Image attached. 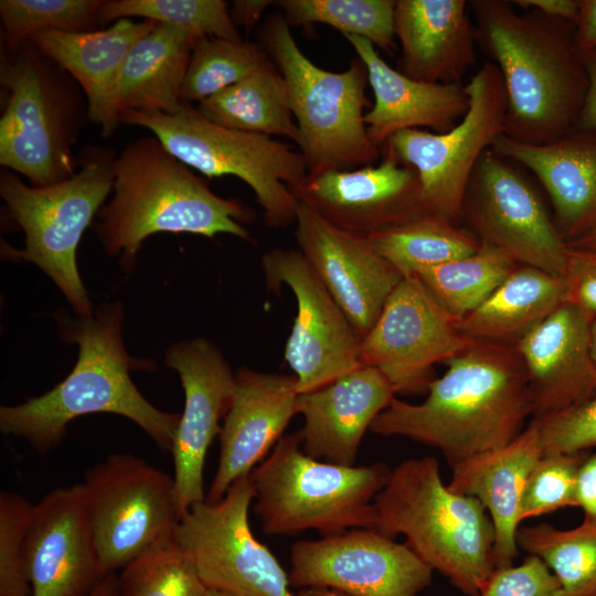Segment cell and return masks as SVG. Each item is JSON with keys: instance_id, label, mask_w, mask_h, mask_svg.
Masks as SVG:
<instances>
[{"instance_id": "1", "label": "cell", "mask_w": 596, "mask_h": 596, "mask_svg": "<svg viewBox=\"0 0 596 596\" xmlns=\"http://www.w3.org/2000/svg\"><path fill=\"white\" fill-rule=\"evenodd\" d=\"M419 404L392 398L370 432L436 448L454 465L514 439L533 416L523 362L513 345L471 339L446 363Z\"/></svg>"}, {"instance_id": "2", "label": "cell", "mask_w": 596, "mask_h": 596, "mask_svg": "<svg viewBox=\"0 0 596 596\" xmlns=\"http://www.w3.org/2000/svg\"><path fill=\"white\" fill-rule=\"evenodd\" d=\"M476 43L493 60L507 94L504 136L528 145L552 142L575 129L587 77L575 24L512 1L470 0Z\"/></svg>"}, {"instance_id": "3", "label": "cell", "mask_w": 596, "mask_h": 596, "mask_svg": "<svg viewBox=\"0 0 596 596\" xmlns=\"http://www.w3.org/2000/svg\"><path fill=\"white\" fill-rule=\"evenodd\" d=\"M56 319L64 339L78 344L77 362L46 393L1 406V432L24 438L38 451L46 453L63 440L75 418L109 413L132 421L161 450L170 451L180 414L157 408L132 382L131 371H152L155 363L127 353L120 302L103 305L86 318L58 315Z\"/></svg>"}, {"instance_id": "4", "label": "cell", "mask_w": 596, "mask_h": 596, "mask_svg": "<svg viewBox=\"0 0 596 596\" xmlns=\"http://www.w3.org/2000/svg\"><path fill=\"white\" fill-rule=\"evenodd\" d=\"M113 191L95 231L104 251L119 256L126 272L134 268L143 241L157 233H226L253 241L242 223L253 221L254 211L215 194L153 135L129 142L116 156Z\"/></svg>"}, {"instance_id": "5", "label": "cell", "mask_w": 596, "mask_h": 596, "mask_svg": "<svg viewBox=\"0 0 596 596\" xmlns=\"http://www.w3.org/2000/svg\"><path fill=\"white\" fill-rule=\"evenodd\" d=\"M375 529L406 544L466 596H480L497 568L494 526L482 503L445 485L435 457L392 469L374 499Z\"/></svg>"}, {"instance_id": "6", "label": "cell", "mask_w": 596, "mask_h": 596, "mask_svg": "<svg viewBox=\"0 0 596 596\" xmlns=\"http://www.w3.org/2000/svg\"><path fill=\"white\" fill-rule=\"evenodd\" d=\"M257 39L284 78L308 174L373 164L382 150L370 139L364 123L369 105L364 63L356 56L342 72L313 64L280 12L265 18Z\"/></svg>"}, {"instance_id": "7", "label": "cell", "mask_w": 596, "mask_h": 596, "mask_svg": "<svg viewBox=\"0 0 596 596\" xmlns=\"http://www.w3.org/2000/svg\"><path fill=\"white\" fill-rule=\"evenodd\" d=\"M0 84V164L34 187L72 177L73 148L88 118L81 86L31 41L1 53Z\"/></svg>"}, {"instance_id": "8", "label": "cell", "mask_w": 596, "mask_h": 596, "mask_svg": "<svg viewBox=\"0 0 596 596\" xmlns=\"http://www.w3.org/2000/svg\"><path fill=\"white\" fill-rule=\"evenodd\" d=\"M392 469L382 461L342 466L317 460L301 449L299 432L284 435L251 472L254 512L267 535L315 530L323 536L375 529L374 499Z\"/></svg>"}, {"instance_id": "9", "label": "cell", "mask_w": 596, "mask_h": 596, "mask_svg": "<svg viewBox=\"0 0 596 596\" xmlns=\"http://www.w3.org/2000/svg\"><path fill=\"white\" fill-rule=\"evenodd\" d=\"M114 151L88 148L68 179L45 187L29 185L14 172L0 173V195L9 217L24 233V247L4 245V256L36 265L65 296L77 317L93 315L78 274L76 253L115 182Z\"/></svg>"}, {"instance_id": "10", "label": "cell", "mask_w": 596, "mask_h": 596, "mask_svg": "<svg viewBox=\"0 0 596 596\" xmlns=\"http://www.w3.org/2000/svg\"><path fill=\"white\" fill-rule=\"evenodd\" d=\"M119 121L147 128L170 153L207 178L234 175L244 181L268 227L284 228L296 221L299 201L290 188L308 174L300 151L266 135L215 125L187 103L174 115L124 110Z\"/></svg>"}, {"instance_id": "11", "label": "cell", "mask_w": 596, "mask_h": 596, "mask_svg": "<svg viewBox=\"0 0 596 596\" xmlns=\"http://www.w3.org/2000/svg\"><path fill=\"white\" fill-rule=\"evenodd\" d=\"M79 486L106 575L173 538L181 518L173 477L145 459L113 454L87 469Z\"/></svg>"}, {"instance_id": "12", "label": "cell", "mask_w": 596, "mask_h": 596, "mask_svg": "<svg viewBox=\"0 0 596 596\" xmlns=\"http://www.w3.org/2000/svg\"><path fill=\"white\" fill-rule=\"evenodd\" d=\"M469 108L446 132L402 130L381 148L401 164L413 168L421 183L426 213L456 223L472 171L486 150L503 134L507 94L500 71L485 63L465 86Z\"/></svg>"}, {"instance_id": "13", "label": "cell", "mask_w": 596, "mask_h": 596, "mask_svg": "<svg viewBox=\"0 0 596 596\" xmlns=\"http://www.w3.org/2000/svg\"><path fill=\"white\" fill-rule=\"evenodd\" d=\"M251 475L236 480L217 502L191 507L173 538L192 558L207 589L232 596H295L288 573L252 532Z\"/></svg>"}, {"instance_id": "14", "label": "cell", "mask_w": 596, "mask_h": 596, "mask_svg": "<svg viewBox=\"0 0 596 596\" xmlns=\"http://www.w3.org/2000/svg\"><path fill=\"white\" fill-rule=\"evenodd\" d=\"M462 216L476 236L517 263L563 276L568 246L520 164L486 150L467 185Z\"/></svg>"}, {"instance_id": "15", "label": "cell", "mask_w": 596, "mask_h": 596, "mask_svg": "<svg viewBox=\"0 0 596 596\" xmlns=\"http://www.w3.org/2000/svg\"><path fill=\"white\" fill-rule=\"evenodd\" d=\"M458 323L417 276L403 277L361 340L360 362L379 370L395 395L426 394L434 365L446 363L471 341Z\"/></svg>"}, {"instance_id": "16", "label": "cell", "mask_w": 596, "mask_h": 596, "mask_svg": "<svg viewBox=\"0 0 596 596\" xmlns=\"http://www.w3.org/2000/svg\"><path fill=\"white\" fill-rule=\"evenodd\" d=\"M433 568L406 543L376 529L358 528L290 550L289 583L295 588H328L345 596H417Z\"/></svg>"}, {"instance_id": "17", "label": "cell", "mask_w": 596, "mask_h": 596, "mask_svg": "<svg viewBox=\"0 0 596 596\" xmlns=\"http://www.w3.org/2000/svg\"><path fill=\"white\" fill-rule=\"evenodd\" d=\"M267 287L287 285L297 315L285 345V360L299 394L319 390L354 371L361 339L299 249L275 248L262 256Z\"/></svg>"}, {"instance_id": "18", "label": "cell", "mask_w": 596, "mask_h": 596, "mask_svg": "<svg viewBox=\"0 0 596 596\" xmlns=\"http://www.w3.org/2000/svg\"><path fill=\"white\" fill-rule=\"evenodd\" d=\"M166 363L178 372L184 390V408L170 450L182 517L206 499L205 458L231 406L235 374L220 349L204 338L173 343L166 352Z\"/></svg>"}, {"instance_id": "19", "label": "cell", "mask_w": 596, "mask_h": 596, "mask_svg": "<svg viewBox=\"0 0 596 596\" xmlns=\"http://www.w3.org/2000/svg\"><path fill=\"white\" fill-rule=\"evenodd\" d=\"M290 191L336 227L365 238L426 213L417 172L384 152L377 166L307 174Z\"/></svg>"}, {"instance_id": "20", "label": "cell", "mask_w": 596, "mask_h": 596, "mask_svg": "<svg viewBox=\"0 0 596 596\" xmlns=\"http://www.w3.org/2000/svg\"><path fill=\"white\" fill-rule=\"evenodd\" d=\"M295 237L313 272L362 340L403 276L368 238L344 232L299 202Z\"/></svg>"}, {"instance_id": "21", "label": "cell", "mask_w": 596, "mask_h": 596, "mask_svg": "<svg viewBox=\"0 0 596 596\" xmlns=\"http://www.w3.org/2000/svg\"><path fill=\"white\" fill-rule=\"evenodd\" d=\"M26 563L31 596H88L106 576L79 483L56 488L34 504Z\"/></svg>"}, {"instance_id": "22", "label": "cell", "mask_w": 596, "mask_h": 596, "mask_svg": "<svg viewBox=\"0 0 596 596\" xmlns=\"http://www.w3.org/2000/svg\"><path fill=\"white\" fill-rule=\"evenodd\" d=\"M299 393L296 376L241 368L220 432V457L206 501H220L240 478L251 475L284 436Z\"/></svg>"}, {"instance_id": "23", "label": "cell", "mask_w": 596, "mask_h": 596, "mask_svg": "<svg viewBox=\"0 0 596 596\" xmlns=\"http://www.w3.org/2000/svg\"><path fill=\"white\" fill-rule=\"evenodd\" d=\"M592 321L585 311L564 302L515 345L532 394V419L555 414L596 394Z\"/></svg>"}, {"instance_id": "24", "label": "cell", "mask_w": 596, "mask_h": 596, "mask_svg": "<svg viewBox=\"0 0 596 596\" xmlns=\"http://www.w3.org/2000/svg\"><path fill=\"white\" fill-rule=\"evenodd\" d=\"M396 396L376 369L361 365L330 384L299 394L302 451L317 460L354 466L365 432Z\"/></svg>"}, {"instance_id": "25", "label": "cell", "mask_w": 596, "mask_h": 596, "mask_svg": "<svg viewBox=\"0 0 596 596\" xmlns=\"http://www.w3.org/2000/svg\"><path fill=\"white\" fill-rule=\"evenodd\" d=\"M368 70L374 103L364 123L372 142L382 148L396 132L429 128L436 134L454 128L469 108L460 84L416 81L391 67L368 40L343 35Z\"/></svg>"}, {"instance_id": "26", "label": "cell", "mask_w": 596, "mask_h": 596, "mask_svg": "<svg viewBox=\"0 0 596 596\" xmlns=\"http://www.w3.org/2000/svg\"><path fill=\"white\" fill-rule=\"evenodd\" d=\"M466 0H396V70L416 81L460 84L475 63V24Z\"/></svg>"}, {"instance_id": "27", "label": "cell", "mask_w": 596, "mask_h": 596, "mask_svg": "<svg viewBox=\"0 0 596 596\" xmlns=\"http://www.w3.org/2000/svg\"><path fill=\"white\" fill-rule=\"evenodd\" d=\"M491 149L539 179L566 244L596 227V135L573 130L539 146L500 135Z\"/></svg>"}, {"instance_id": "28", "label": "cell", "mask_w": 596, "mask_h": 596, "mask_svg": "<svg viewBox=\"0 0 596 596\" xmlns=\"http://www.w3.org/2000/svg\"><path fill=\"white\" fill-rule=\"evenodd\" d=\"M543 455L533 421L510 443L451 467L450 490L478 499L494 526L497 567L512 565L519 555L517 534L525 485Z\"/></svg>"}, {"instance_id": "29", "label": "cell", "mask_w": 596, "mask_h": 596, "mask_svg": "<svg viewBox=\"0 0 596 596\" xmlns=\"http://www.w3.org/2000/svg\"><path fill=\"white\" fill-rule=\"evenodd\" d=\"M156 24L146 19H120L104 30H50L35 34L30 41L81 86L87 100L89 120L107 138L120 124L115 95L123 64L136 42Z\"/></svg>"}, {"instance_id": "30", "label": "cell", "mask_w": 596, "mask_h": 596, "mask_svg": "<svg viewBox=\"0 0 596 596\" xmlns=\"http://www.w3.org/2000/svg\"><path fill=\"white\" fill-rule=\"evenodd\" d=\"M194 40L168 24L157 23L128 53L117 83L115 106L149 115H174L184 103L181 86Z\"/></svg>"}, {"instance_id": "31", "label": "cell", "mask_w": 596, "mask_h": 596, "mask_svg": "<svg viewBox=\"0 0 596 596\" xmlns=\"http://www.w3.org/2000/svg\"><path fill=\"white\" fill-rule=\"evenodd\" d=\"M566 297L563 276L522 265L458 326L470 339L515 347L566 302Z\"/></svg>"}, {"instance_id": "32", "label": "cell", "mask_w": 596, "mask_h": 596, "mask_svg": "<svg viewBox=\"0 0 596 596\" xmlns=\"http://www.w3.org/2000/svg\"><path fill=\"white\" fill-rule=\"evenodd\" d=\"M198 111L224 128L299 139L283 76L272 63L199 103Z\"/></svg>"}, {"instance_id": "33", "label": "cell", "mask_w": 596, "mask_h": 596, "mask_svg": "<svg viewBox=\"0 0 596 596\" xmlns=\"http://www.w3.org/2000/svg\"><path fill=\"white\" fill-rule=\"evenodd\" d=\"M403 277L475 253L476 236L446 219L424 213L366 237Z\"/></svg>"}, {"instance_id": "34", "label": "cell", "mask_w": 596, "mask_h": 596, "mask_svg": "<svg viewBox=\"0 0 596 596\" xmlns=\"http://www.w3.org/2000/svg\"><path fill=\"white\" fill-rule=\"evenodd\" d=\"M517 264L500 248L481 242L475 253L422 269L415 276L440 307L460 321L502 284Z\"/></svg>"}, {"instance_id": "35", "label": "cell", "mask_w": 596, "mask_h": 596, "mask_svg": "<svg viewBox=\"0 0 596 596\" xmlns=\"http://www.w3.org/2000/svg\"><path fill=\"white\" fill-rule=\"evenodd\" d=\"M517 543L547 565L563 596H596V525L582 522L562 530L542 522L520 526Z\"/></svg>"}, {"instance_id": "36", "label": "cell", "mask_w": 596, "mask_h": 596, "mask_svg": "<svg viewBox=\"0 0 596 596\" xmlns=\"http://www.w3.org/2000/svg\"><path fill=\"white\" fill-rule=\"evenodd\" d=\"M396 0H277L290 25L321 23L343 35H356L375 47L391 52L395 47L394 10Z\"/></svg>"}, {"instance_id": "37", "label": "cell", "mask_w": 596, "mask_h": 596, "mask_svg": "<svg viewBox=\"0 0 596 596\" xmlns=\"http://www.w3.org/2000/svg\"><path fill=\"white\" fill-rule=\"evenodd\" d=\"M97 17L99 24L138 17L177 28L194 40L244 41L223 0H104Z\"/></svg>"}, {"instance_id": "38", "label": "cell", "mask_w": 596, "mask_h": 596, "mask_svg": "<svg viewBox=\"0 0 596 596\" xmlns=\"http://www.w3.org/2000/svg\"><path fill=\"white\" fill-rule=\"evenodd\" d=\"M269 63L258 43L202 38L193 45L180 98L187 104L201 103Z\"/></svg>"}, {"instance_id": "39", "label": "cell", "mask_w": 596, "mask_h": 596, "mask_svg": "<svg viewBox=\"0 0 596 596\" xmlns=\"http://www.w3.org/2000/svg\"><path fill=\"white\" fill-rule=\"evenodd\" d=\"M119 596H204L207 588L188 552L174 538L121 568Z\"/></svg>"}, {"instance_id": "40", "label": "cell", "mask_w": 596, "mask_h": 596, "mask_svg": "<svg viewBox=\"0 0 596 596\" xmlns=\"http://www.w3.org/2000/svg\"><path fill=\"white\" fill-rule=\"evenodd\" d=\"M104 0H1L0 20L6 50L15 51L44 31H94Z\"/></svg>"}, {"instance_id": "41", "label": "cell", "mask_w": 596, "mask_h": 596, "mask_svg": "<svg viewBox=\"0 0 596 596\" xmlns=\"http://www.w3.org/2000/svg\"><path fill=\"white\" fill-rule=\"evenodd\" d=\"M587 451L543 454L533 467L521 503V521L576 507L579 466Z\"/></svg>"}, {"instance_id": "42", "label": "cell", "mask_w": 596, "mask_h": 596, "mask_svg": "<svg viewBox=\"0 0 596 596\" xmlns=\"http://www.w3.org/2000/svg\"><path fill=\"white\" fill-rule=\"evenodd\" d=\"M33 508L22 494L0 492V596H31L26 536Z\"/></svg>"}, {"instance_id": "43", "label": "cell", "mask_w": 596, "mask_h": 596, "mask_svg": "<svg viewBox=\"0 0 596 596\" xmlns=\"http://www.w3.org/2000/svg\"><path fill=\"white\" fill-rule=\"evenodd\" d=\"M531 421L538 426L543 454L596 450V394L555 414Z\"/></svg>"}, {"instance_id": "44", "label": "cell", "mask_w": 596, "mask_h": 596, "mask_svg": "<svg viewBox=\"0 0 596 596\" xmlns=\"http://www.w3.org/2000/svg\"><path fill=\"white\" fill-rule=\"evenodd\" d=\"M480 596H563L555 575L535 555H526L519 565L497 567Z\"/></svg>"}, {"instance_id": "45", "label": "cell", "mask_w": 596, "mask_h": 596, "mask_svg": "<svg viewBox=\"0 0 596 596\" xmlns=\"http://www.w3.org/2000/svg\"><path fill=\"white\" fill-rule=\"evenodd\" d=\"M564 280L566 302L596 319V248L568 246Z\"/></svg>"}, {"instance_id": "46", "label": "cell", "mask_w": 596, "mask_h": 596, "mask_svg": "<svg viewBox=\"0 0 596 596\" xmlns=\"http://www.w3.org/2000/svg\"><path fill=\"white\" fill-rule=\"evenodd\" d=\"M576 507L584 511L583 522L596 525V450L587 451L579 466Z\"/></svg>"}, {"instance_id": "47", "label": "cell", "mask_w": 596, "mask_h": 596, "mask_svg": "<svg viewBox=\"0 0 596 596\" xmlns=\"http://www.w3.org/2000/svg\"><path fill=\"white\" fill-rule=\"evenodd\" d=\"M581 55L587 89L574 130L596 135V47Z\"/></svg>"}, {"instance_id": "48", "label": "cell", "mask_w": 596, "mask_h": 596, "mask_svg": "<svg viewBox=\"0 0 596 596\" xmlns=\"http://www.w3.org/2000/svg\"><path fill=\"white\" fill-rule=\"evenodd\" d=\"M575 42L581 54L596 47V0H581Z\"/></svg>"}, {"instance_id": "49", "label": "cell", "mask_w": 596, "mask_h": 596, "mask_svg": "<svg viewBox=\"0 0 596 596\" xmlns=\"http://www.w3.org/2000/svg\"><path fill=\"white\" fill-rule=\"evenodd\" d=\"M525 10L534 9L549 17L558 18L575 24L578 18L581 0H513Z\"/></svg>"}, {"instance_id": "50", "label": "cell", "mask_w": 596, "mask_h": 596, "mask_svg": "<svg viewBox=\"0 0 596 596\" xmlns=\"http://www.w3.org/2000/svg\"><path fill=\"white\" fill-rule=\"evenodd\" d=\"M273 4L275 1L272 0H235L232 2L230 14L236 26H243L248 33Z\"/></svg>"}, {"instance_id": "51", "label": "cell", "mask_w": 596, "mask_h": 596, "mask_svg": "<svg viewBox=\"0 0 596 596\" xmlns=\"http://www.w3.org/2000/svg\"><path fill=\"white\" fill-rule=\"evenodd\" d=\"M88 596H119L118 576L115 573L107 574Z\"/></svg>"}, {"instance_id": "52", "label": "cell", "mask_w": 596, "mask_h": 596, "mask_svg": "<svg viewBox=\"0 0 596 596\" xmlns=\"http://www.w3.org/2000/svg\"><path fill=\"white\" fill-rule=\"evenodd\" d=\"M567 246L579 248H596V227L578 237L575 241L567 243Z\"/></svg>"}, {"instance_id": "53", "label": "cell", "mask_w": 596, "mask_h": 596, "mask_svg": "<svg viewBox=\"0 0 596 596\" xmlns=\"http://www.w3.org/2000/svg\"><path fill=\"white\" fill-rule=\"evenodd\" d=\"M295 596H345L333 589L328 588H302Z\"/></svg>"}, {"instance_id": "54", "label": "cell", "mask_w": 596, "mask_h": 596, "mask_svg": "<svg viewBox=\"0 0 596 596\" xmlns=\"http://www.w3.org/2000/svg\"><path fill=\"white\" fill-rule=\"evenodd\" d=\"M590 352L596 365V319H594L590 324Z\"/></svg>"}, {"instance_id": "55", "label": "cell", "mask_w": 596, "mask_h": 596, "mask_svg": "<svg viewBox=\"0 0 596 596\" xmlns=\"http://www.w3.org/2000/svg\"><path fill=\"white\" fill-rule=\"evenodd\" d=\"M204 596H232V595H228L219 590H214V589H207Z\"/></svg>"}]
</instances>
